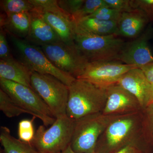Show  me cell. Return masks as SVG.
<instances>
[{
  "label": "cell",
  "instance_id": "17",
  "mask_svg": "<svg viewBox=\"0 0 153 153\" xmlns=\"http://www.w3.org/2000/svg\"><path fill=\"white\" fill-rule=\"evenodd\" d=\"M40 14L57 33L62 42L68 45L75 44L74 30L76 24L71 18L52 13Z\"/></svg>",
  "mask_w": 153,
  "mask_h": 153
},
{
  "label": "cell",
  "instance_id": "11",
  "mask_svg": "<svg viewBox=\"0 0 153 153\" xmlns=\"http://www.w3.org/2000/svg\"><path fill=\"white\" fill-rule=\"evenodd\" d=\"M106 90V102L102 112L105 115L115 116L142 110L136 97L117 83Z\"/></svg>",
  "mask_w": 153,
  "mask_h": 153
},
{
  "label": "cell",
  "instance_id": "14",
  "mask_svg": "<svg viewBox=\"0 0 153 153\" xmlns=\"http://www.w3.org/2000/svg\"><path fill=\"white\" fill-rule=\"evenodd\" d=\"M30 13L31 25L29 34L25 40L38 47L62 42L41 14L34 11Z\"/></svg>",
  "mask_w": 153,
  "mask_h": 153
},
{
  "label": "cell",
  "instance_id": "1",
  "mask_svg": "<svg viewBox=\"0 0 153 153\" xmlns=\"http://www.w3.org/2000/svg\"><path fill=\"white\" fill-rule=\"evenodd\" d=\"M143 110L111 117L99 138L96 152L114 153L129 145H147L143 138Z\"/></svg>",
  "mask_w": 153,
  "mask_h": 153
},
{
  "label": "cell",
  "instance_id": "23",
  "mask_svg": "<svg viewBox=\"0 0 153 153\" xmlns=\"http://www.w3.org/2000/svg\"><path fill=\"white\" fill-rule=\"evenodd\" d=\"M34 7V11L40 14L45 13L59 14L71 18L59 7L57 0H29Z\"/></svg>",
  "mask_w": 153,
  "mask_h": 153
},
{
  "label": "cell",
  "instance_id": "22",
  "mask_svg": "<svg viewBox=\"0 0 153 153\" xmlns=\"http://www.w3.org/2000/svg\"><path fill=\"white\" fill-rule=\"evenodd\" d=\"M1 6L6 14L30 13L34 10L29 0H3Z\"/></svg>",
  "mask_w": 153,
  "mask_h": 153
},
{
  "label": "cell",
  "instance_id": "27",
  "mask_svg": "<svg viewBox=\"0 0 153 153\" xmlns=\"http://www.w3.org/2000/svg\"><path fill=\"white\" fill-rule=\"evenodd\" d=\"M122 13L109 7H103L87 17L95 18L102 21L117 22L118 23Z\"/></svg>",
  "mask_w": 153,
  "mask_h": 153
},
{
  "label": "cell",
  "instance_id": "36",
  "mask_svg": "<svg viewBox=\"0 0 153 153\" xmlns=\"http://www.w3.org/2000/svg\"><path fill=\"white\" fill-rule=\"evenodd\" d=\"M36 153H41L39 152H37V151H36Z\"/></svg>",
  "mask_w": 153,
  "mask_h": 153
},
{
  "label": "cell",
  "instance_id": "20",
  "mask_svg": "<svg viewBox=\"0 0 153 153\" xmlns=\"http://www.w3.org/2000/svg\"><path fill=\"white\" fill-rule=\"evenodd\" d=\"M76 24L88 32L99 36L116 35L117 31V22L102 21L90 17L81 19Z\"/></svg>",
  "mask_w": 153,
  "mask_h": 153
},
{
  "label": "cell",
  "instance_id": "29",
  "mask_svg": "<svg viewBox=\"0 0 153 153\" xmlns=\"http://www.w3.org/2000/svg\"><path fill=\"white\" fill-rule=\"evenodd\" d=\"M134 7L145 13L149 22L153 23V0H133Z\"/></svg>",
  "mask_w": 153,
  "mask_h": 153
},
{
  "label": "cell",
  "instance_id": "10",
  "mask_svg": "<svg viewBox=\"0 0 153 153\" xmlns=\"http://www.w3.org/2000/svg\"><path fill=\"white\" fill-rule=\"evenodd\" d=\"M135 68L137 67L117 61L88 62L77 79H84L106 88L117 83L124 74Z\"/></svg>",
  "mask_w": 153,
  "mask_h": 153
},
{
  "label": "cell",
  "instance_id": "7",
  "mask_svg": "<svg viewBox=\"0 0 153 153\" xmlns=\"http://www.w3.org/2000/svg\"><path fill=\"white\" fill-rule=\"evenodd\" d=\"M111 117L105 115L101 112L76 120L70 145L72 150L76 153L95 152L99 138Z\"/></svg>",
  "mask_w": 153,
  "mask_h": 153
},
{
  "label": "cell",
  "instance_id": "15",
  "mask_svg": "<svg viewBox=\"0 0 153 153\" xmlns=\"http://www.w3.org/2000/svg\"><path fill=\"white\" fill-rule=\"evenodd\" d=\"M149 21L142 10L134 8L123 12L117 23L116 35L125 38H135L141 34Z\"/></svg>",
  "mask_w": 153,
  "mask_h": 153
},
{
  "label": "cell",
  "instance_id": "5",
  "mask_svg": "<svg viewBox=\"0 0 153 153\" xmlns=\"http://www.w3.org/2000/svg\"><path fill=\"white\" fill-rule=\"evenodd\" d=\"M10 41L17 53L18 60L31 71L55 76L69 86L76 79L59 70L49 60L41 47L24 39L9 34Z\"/></svg>",
  "mask_w": 153,
  "mask_h": 153
},
{
  "label": "cell",
  "instance_id": "35",
  "mask_svg": "<svg viewBox=\"0 0 153 153\" xmlns=\"http://www.w3.org/2000/svg\"><path fill=\"white\" fill-rule=\"evenodd\" d=\"M152 99L153 101V85H152Z\"/></svg>",
  "mask_w": 153,
  "mask_h": 153
},
{
  "label": "cell",
  "instance_id": "8",
  "mask_svg": "<svg viewBox=\"0 0 153 153\" xmlns=\"http://www.w3.org/2000/svg\"><path fill=\"white\" fill-rule=\"evenodd\" d=\"M1 89L17 104L42 121L45 126L52 125L56 120L44 100L32 88L0 78Z\"/></svg>",
  "mask_w": 153,
  "mask_h": 153
},
{
  "label": "cell",
  "instance_id": "13",
  "mask_svg": "<svg viewBox=\"0 0 153 153\" xmlns=\"http://www.w3.org/2000/svg\"><path fill=\"white\" fill-rule=\"evenodd\" d=\"M117 83L136 97L142 110L153 102L152 85L140 68H134L127 71Z\"/></svg>",
  "mask_w": 153,
  "mask_h": 153
},
{
  "label": "cell",
  "instance_id": "6",
  "mask_svg": "<svg viewBox=\"0 0 153 153\" xmlns=\"http://www.w3.org/2000/svg\"><path fill=\"white\" fill-rule=\"evenodd\" d=\"M31 85L47 104L55 118L66 115L69 94L68 85L52 75L34 71L31 76Z\"/></svg>",
  "mask_w": 153,
  "mask_h": 153
},
{
  "label": "cell",
  "instance_id": "24",
  "mask_svg": "<svg viewBox=\"0 0 153 153\" xmlns=\"http://www.w3.org/2000/svg\"><path fill=\"white\" fill-rule=\"evenodd\" d=\"M143 136L148 146L153 145V102L143 110Z\"/></svg>",
  "mask_w": 153,
  "mask_h": 153
},
{
  "label": "cell",
  "instance_id": "33",
  "mask_svg": "<svg viewBox=\"0 0 153 153\" xmlns=\"http://www.w3.org/2000/svg\"><path fill=\"white\" fill-rule=\"evenodd\" d=\"M146 78L151 85H153V62L141 67Z\"/></svg>",
  "mask_w": 153,
  "mask_h": 153
},
{
  "label": "cell",
  "instance_id": "38",
  "mask_svg": "<svg viewBox=\"0 0 153 153\" xmlns=\"http://www.w3.org/2000/svg\"></svg>",
  "mask_w": 153,
  "mask_h": 153
},
{
  "label": "cell",
  "instance_id": "37",
  "mask_svg": "<svg viewBox=\"0 0 153 153\" xmlns=\"http://www.w3.org/2000/svg\"></svg>",
  "mask_w": 153,
  "mask_h": 153
},
{
  "label": "cell",
  "instance_id": "9",
  "mask_svg": "<svg viewBox=\"0 0 153 153\" xmlns=\"http://www.w3.org/2000/svg\"><path fill=\"white\" fill-rule=\"evenodd\" d=\"M47 58L56 67L77 79L88 63L75 44L63 42L40 47Z\"/></svg>",
  "mask_w": 153,
  "mask_h": 153
},
{
  "label": "cell",
  "instance_id": "21",
  "mask_svg": "<svg viewBox=\"0 0 153 153\" xmlns=\"http://www.w3.org/2000/svg\"><path fill=\"white\" fill-rule=\"evenodd\" d=\"M0 110L6 117L12 118L30 113L14 102L6 92L0 88Z\"/></svg>",
  "mask_w": 153,
  "mask_h": 153
},
{
  "label": "cell",
  "instance_id": "3",
  "mask_svg": "<svg viewBox=\"0 0 153 153\" xmlns=\"http://www.w3.org/2000/svg\"><path fill=\"white\" fill-rule=\"evenodd\" d=\"M74 42L88 62L118 61L126 42L115 34L99 36L75 25Z\"/></svg>",
  "mask_w": 153,
  "mask_h": 153
},
{
  "label": "cell",
  "instance_id": "34",
  "mask_svg": "<svg viewBox=\"0 0 153 153\" xmlns=\"http://www.w3.org/2000/svg\"><path fill=\"white\" fill-rule=\"evenodd\" d=\"M60 153H75V152H74V151L72 150V149H71V146H70V145H69V146L66 148V149L64 150V151H63V152H61ZM93 153H97V152Z\"/></svg>",
  "mask_w": 153,
  "mask_h": 153
},
{
  "label": "cell",
  "instance_id": "12",
  "mask_svg": "<svg viewBox=\"0 0 153 153\" xmlns=\"http://www.w3.org/2000/svg\"><path fill=\"white\" fill-rule=\"evenodd\" d=\"M152 32V29H147L133 41L126 43L118 61L138 68L153 62V55L148 44Z\"/></svg>",
  "mask_w": 153,
  "mask_h": 153
},
{
  "label": "cell",
  "instance_id": "2",
  "mask_svg": "<svg viewBox=\"0 0 153 153\" xmlns=\"http://www.w3.org/2000/svg\"><path fill=\"white\" fill-rule=\"evenodd\" d=\"M68 88L66 111L68 117L76 120L88 115L102 112L106 102V88L76 79Z\"/></svg>",
  "mask_w": 153,
  "mask_h": 153
},
{
  "label": "cell",
  "instance_id": "4",
  "mask_svg": "<svg viewBox=\"0 0 153 153\" xmlns=\"http://www.w3.org/2000/svg\"><path fill=\"white\" fill-rule=\"evenodd\" d=\"M75 120L67 115L57 118L48 128L38 127L31 144L41 153H60L71 143Z\"/></svg>",
  "mask_w": 153,
  "mask_h": 153
},
{
  "label": "cell",
  "instance_id": "16",
  "mask_svg": "<svg viewBox=\"0 0 153 153\" xmlns=\"http://www.w3.org/2000/svg\"><path fill=\"white\" fill-rule=\"evenodd\" d=\"M33 72L21 61L14 57L7 60H0V78L32 88L31 78Z\"/></svg>",
  "mask_w": 153,
  "mask_h": 153
},
{
  "label": "cell",
  "instance_id": "26",
  "mask_svg": "<svg viewBox=\"0 0 153 153\" xmlns=\"http://www.w3.org/2000/svg\"><path fill=\"white\" fill-rule=\"evenodd\" d=\"M36 118L33 116L31 120H23L19 122L18 126L19 139L25 142L32 143L36 133L33 122Z\"/></svg>",
  "mask_w": 153,
  "mask_h": 153
},
{
  "label": "cell",
  "instance_id": "28",
  "mask_svg": "<svg viewBox=\"0 0 153 153\" xmlns=\"http://www.w3.org/2000/svg\"><path fill=\"white\" fill-rule=\"evenodd\" d=\"M85 0H60L57 1L60 8L72 19V16L80 10Z\"/></svg>",
  "mask_w": 153,
  "mask_h": 153
},
{
  "label": "cell",
  "instance_id": "30",
  "mask_svg": "<svg viewBox=\"0 0 153 153\" xmlns=\"http://www.w3.org/2000/svg\"><path fill=\"white\" fill-rule=\"evenodd\" d=\"M105 1L109 7L121 12L131 10L135 8L133 0H105Z\"/></svg>",
  "mask_w": 153,
  "mask_h": 153
},
{
  "label": "cell",
  "instance_id": "19",
  "mask_svg": "<svg viewBox=\"0 0 153 153\" xmlns=\"http://www.w3.org/2000/svg\"><path fill=\"white\" fill-rule=\"evenodd\" d=\"M0 143L4 149L1 151L2 153H36V150L31 143L14 137L6 126L1 127Z\"/></svg>",
  "mask_w": 153,
  "mask_h": 153
},
{
  "label": "cell",
  "instance_id": "31",
  "mask_svg": "<svg viewBox=\"0 0 153 153\" xmlns=\"http://www.w3.org/2000/svg\"><path fill=\"white\" fill-rule=\"evenodd\" d=\"M6 38L5 32L2 28L0 31V58L1 60H7L13 58Z\"/></svg>",
  "mask_w": 153,
  "mask_h": 153
},
{
  "label": "cell",
  "instance_id": "32",
  "mask_svg": "<svg viewBox=\"0 0 153 153\" xmlns=\"http://www.w3.org/2000/svg\"><path fill=\"white\" fill-rule=\"evenodd\" d=\"M146 144H134L128 145L114 153H145L143 149Z\"/></svg>",
  "mask_w": 153,
  "mask_h": 153
},
{
  "label": "cell",
  "instance_id": "25",
  "mask_svg": "<svg viewBox=\"0 0 153 153\" xmlns=\"http://www.w3.org/2000/svg\"><path fill=\"white\" fill-rule=\"evenodd\" d=\"M103 7H108L105 0H86L80 10L72 16V21L76 24L81 19L88 17Z\"/></svg>",
  "mask_w": 153,
  "mask_h": 153
},
{
  "label": "cell",
  "instance_id": "18",
  "mask_svg": "<svg viewBox=\"0 0 153 153\" xmlns=\"http://www.w3.org/2000/svg\"><path fill=\"white\" fill-rule=\"evenodd\" d=\"M31 25L30 13L6 14L1 16V27L7 33L22 39L27 37Z\"/></svg>",
  "mask_w": 153,
  "mask_h": 153
}]
</instances>
